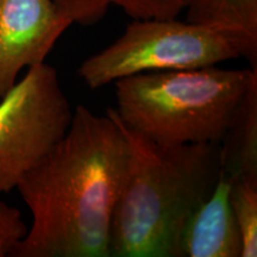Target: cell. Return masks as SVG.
<instances>
[{
	"instance_id": "ba28073f",
	"label": "cell",
	"mask_w": 257,
	"mask_h": 257,
	"mask_svg": "<svg viewBox=\"0 0 257 257\" xmlns=\"http://www.w3.org/2000/svg\"><path fill=\"white\" fill-rule=\"evenodd\" d=\"M185 11L186 21L229 37L257 70V0H188Z\"/></svg>"
},
{
	"instance_id": "3957f363",
	"label": "cell",
	"mask_w": 257,
	"mask_h": 257,
	"mask_svg": "<svg viewBox=\"0 0 257 257\" xmlns=\"http://www.w3.org/2000/svg\"><path fill=\"white\" fill-rule=\"evenodd\" d=\"M257 70L195 69L141 73L114 81L126 126L161 146L220 143Z\"/></svg>"
},
{
	"instance_id": "6da1fadb",
	"label": "cell",
	"mask_w": 257,
	"mask_h": 257,
	"mask_svg": "<svg viewBox=\"0 0 257 257\" xmlns=\"http://www.w3.org/2000/svg\"><path fill=\"white\" fill-rule=\"evenodd\" d=\"M127 146L113 107L73 110L66 134L18 181L32 224L12 257H111Z\"/></svg>"
},
{
	"instance_id": "30bf717a",
	"label": "cell",
	"mask_w": 257,
	"mask_h": 257,
	"mask_svg": "<svg viewBox=\"0 0 257 257\" xmlns=\"http://www.w3.org/2000/svg\"><path fill=\"white\" fill-rule=\"evenodd\" d=\"M230 180L229 201L238 226L240 257L257 256V184L239 179Z\"/></svg>"
},
{
	"instance_id": "8992f818",
	"label": "cell",
	"mask_w": 257,
	"mask_h": 257,
	"mask_svg": "<svg viewBox=\"0 0 257 257\" xmlns=\"http://www.w3.org/2000/svg\"><path fill=\"white\" fill-rule=\"evenodd\" d=\"M72 24L54 0H0V100L22 69L44 62Z\"/></svg>"
},
{
	"instance_id": "9c48e42d",
	"label": "cell",
	"mask_w": 257,
	"mask_h": 257,
	"mask_svg": "<svg viewBox=\"0 0 257 257\" xmlns=\"http://www.w3.org/2000/svg\"><path fill=\"white\" fill-rule=\"evenodd\" d=\"M223 173L257 184V78L252 80L219 143Z\"/></svg>"
},
{
	"instance_id": "8fae6325",
	"label": "cell",
	"mask_w": 257,
	"mask_h": 257,
	"mask_svg": "<svg viewBox=\"0 0 257 257\" xmlns=\"http://www.w3.org/2000/svg\"><path fill=\"white\" fill-rule=\"evenodd\" d=\"M188 0H110L133 19L176 18L185 11Z\"/></svg>"
},
{
	"instance_id": "5b68a950",
	"label": "cell",
	"mask_w": 257,
	"mask_h": 257,
	"mask_svg": "<svg viewBox=\"0 0 257 257\" xmlns=\"http://www.w3.org/2000/svg\"><path fill=\"white\" fill-rule=\"evenodd\" d=\"M72 117L56 69L44 62L29 67L0 100V195L59 142Z\"/></svg>"
},
{
	"instance_id": "7a4b0ae2",
	"label": "cell",
	"mask_w": 257,
	"mask_h": 257,
	"mask_svg": "<svg viewBox=\"0 0 257 257\" xmlns=\"http://www.w3.org/2000/svg\"><path fill=\"white\" fill-rule=\"evenodd\" d=\"M121 191L111 226V257H180L192 213L212 194L221 169L219 143L161 146L125 125Z\"/></svg>"
},
{
	"instance_id": "52a82bcc",
	"label": "cell",
	"mask_w": 257,
	"mask_h": 257,
	"mask_svg": "<svg viewBox=\"0 0 257 257\" xmlns=\"http://www.w3.org/2000/svg\"><path fill=\"white\" fill-rule=\"evenodd\" d=\"M230 180L221 173L212 194L192 213L180 257H240L242 240L229 201Z\"/></svg>"
},
{
	"instance_id": "277c9868",
	"label": "cell",
	"mask_w": 257,
	"mask_h": 257,
	"mask_svg": "<svg viewBox=\"0 0 257 257\" xmlns=\"http://www.w3.org/2000/svg\"><path fill=\"white\" fill-rule=\"evenodd\" d=\"M240 57L236 44L204 25L168 19H134L111 46L82 62L78 74L91 89L141 73L195 69Z\"/></svg>"
},
{
	"instance_id": "4fadbf2b",
	"label": "cell",
	"mask_w": 257,
	"mask_h": 257,
	"mask_svg": "<svg viewBox=\"0 0 257 257\" xmlns=\"http://www.w3.org/2000/svg\"><path fill=\"white\" fill-rule=\"evenodd\" d=\"M70 21L80 25H93L104 17L110 0H54Z\"/></svg>"
},
{
	"instance_id": "7c38bea8",
	"label": "cell",
	"mask_w": 257,
	"mask_h": 257,
	"mask_svg": "<svg viewBox=\"0 0 257 257\" xmlns=\"http://www.w3.org/2000/svg\"><path fill=\"white\" fill-rule=\"evenodd\" d=\"M28 232L17 207H12L0 199V257L10 256L12 249Z\"/></svg>"
}]
</instances>
